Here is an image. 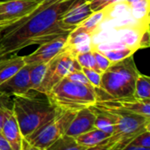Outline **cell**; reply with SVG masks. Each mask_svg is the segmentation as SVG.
Listing matches in <instances>:
<instances>
[{"mask_svg":"<svg viewBox=\"0 0 150 150\" xmlns=\"http://www.w3.org/2000/svg\"><path fill=\"white\" fill-rule=\"evenodd\" d=\"M11 99L12 111L24 138L30 136L59 111L46 95L38 91L30 90L24 95H13Z\"/></svg>","mask_w":150,"mask_h":150,"instance_id":"2","label":"cell"},{"mask_svg":"<svg viewBox=\"0 0 150 150\" xmlns=\"http://www.w3.org/2000/svg\"><path fill=\"white\" fill-rule=\"evenodd\" d=\"M93 11L91 9L90 2L77 0L73 6L62 16L60 22L69 32L86 19Z\"/></svg>","mask_w":150,"mask_h":150,"instance_id":"12","label":"cell"},{"mask_svg":"<svg viewBox=\"0 0 150 150\" xmlns=\"http://www.w3.org/2000/svg\"><path fill=\"white\" fill-rule=\"evenodd\" d=\"M75 114L76 112L59 110L54 118L40 126L25 139L32 145L46 149L54 141L66 133Z\"/></svg>","mask_w":150,"mask_h":150,"instance_id":"6","label":"cell"},{"mask_svg":"<svg viewBox=\"0 0 150 150\" xmlns=\"http://www.w3.org/2000/svg\"><path fill=\"white\" fill-rule=\"evenodd\" d=\"M0 150H12L11 145L0 132Z\"/></svg>","mask_w":150,"mask_h":150,"instance_id":"32","label":"cell"},{"mask_svg":"<svg viewBox=\"0 0 150 150\" xmlns=\"http://www.w3.org/2000/svg\"><path fill=\"white\" fill-rule=\"evenodd\" d=\"M69 34L60 35L47 42L40 44L39 48L35 51L29 55L23 56L25 64L33 65L49 62L54 56H56L65 48Z\"/></svg>","mask_w":150,"mask_h":150,"instance_id":"9","label":"cell"},{"mask_svg":"<svg viewBox=\"0 0 150 150\" xmlns=\"http://www.w3.org/2000/svg\"><path fill=\"white\" fill-rule=\"evenodd\" d=\"M20 150H46L44 149H40L38 147H35L33 145H32L25 138L23 137L22 140V144H21V149Z\"/></svg>","mask_w":150,"mask_h":150,"instance_id":"31","label":"cell"},{"mask_svg":"<svg viewBox=\"0 0 150 150\" xmlns=\"http://www.w3.org/2000/svg\"><path fill=\"white\" fill-rule=\"evenodd\" d=\"M120 0H91L90 6L92 11H98L106 7L112 6L113 4L118 3Z\"/></svg>","mask_w":150,"mask_h":150,"instance_id":"29","label":"cell"},{"mask_svg":"<svg viewBox=\"0 0 150 150\" xmlns=\"http://www.w3.org/2000/svg\"><path fill=\"white\" fill-rule=\"evenodd\" d=\"M83 1H86V2H91V0H83Z\"/></svg>","mask_w":150,"mask_h":150,"instance_id":"37","label":"cell"},{"mask_svg":"<svg viewBox=\"0 0 150 150\" xmlns=\"http://www.w3.org/2000/svg\"><path fill=\"white\" fill-rule=\"evenodd\" d=\"M98 103L113 106V107L121 109L126 111H129L132 113H135V114H139L142 116H145L147 118H150V99L140 100L135 97H131V98L98 102Z\"/></svg>","mask_w":150,"mask_h":150,"instance_id":"14","label":"cell"},{"mask_svg":"<svg viewBox=\"0 0 150 150\" xmlns=\"http://www.w3.org/2000/svg\"><path fill=\"white\" fill-rule=\"evenodd\" d=\"M110 8L111 6L98 11H93L86 19L75 27L70 34H86L93 37L94 34L99 32L101 24L108 18L111 12Z\"/></svg>","mask_w":150,"mask_h":150,"instance_id":"13","label":"cell"},{"mask_svg":"<svg viewBox=\"0 0 150 150\" xmlns=\"http://www.w3.org/2000/svg\"><path fill=\"white\" fill-rule=\"evenodd\" d=\"M112 135V134H111V133H108L102 130L94 128L85 133H83V134L77 136L75 139L76 140V141L79 144H81L86 148H91V147L97 146V145L104 142L105 141L109 139Z\"/></svg>","mask_w":150,"mask_h":150,"instance_id":"18","label":"cell"},{"mask_svg":"<svg viewBox=\"0 0 150 150\" xmlns=\"http://www.w3.org/2000/svg\"><path fill=\"white\" fill-rule=\"evenodd\" d=\"M139 1H141V0H120L118 3H120V4H124V5H127V6L130 7L131 5L136 4V3L139 2Z\"/></svg>","mask_w":150,"mask_h":150,"instance_id":"34","label":"cell"},{"mask_svg":"<svg viewBox=\"0 0 150 150\" xmlns=\"http://www.w3.org/2000/svg\"><path fill=\"white\" fill-rule=\"evenodd\" d=\"M92 109L96 115L95 128L113 134L115 129V118L113 114L108 110L101 108L96 104L92 106Z\"/></svg>","mask_w":150,"mask_h":150,"instance_id":"17","label":"cell"},{"mask_svg":"<svg viewBox=\"0 0 150 150\" xmlns=\"http://www.w3.org/2000/svg\"><path fill=\"white\" fill-rule=\"evenodd\" d=\"M134 97L140 100L150 99V78L148 75L139 73L135 81Z\"/></svg>","mask_w":150,"mask_h":150,"instance_id":"21","label":"cell"},{"mask_svg":"<svg viewBox=\"0 0 150 150\" xmlns=\"http://www.w3.org/2000/svg\"><path fill=\"white\" fill-rule=\"evenodd\" d=\"M91 50L92 51V54L94 56L97 65H98V69H99V71L101 72L105 71L112 64L101 51H99L97 49L93 48L91 45Z\"/></svg>","mask_w":150,"mask_h":150,"instance_id":"26","label":"cell"},{"mask_svg":"<svg viewBox=\"0 0 150 150\" xmlns=\"http://www.w3.org/2000/svg\"><path fill=\"white\" fill-rule=\"evenodd\" d=\"M138 50L137 48L134 47H124L119 49H113L109 50L101 51L112 63H116L120 60H123L128 57L133 56Z\"/></svg>","mask_w":150,"mask_h":150,"instance_id":"22","label":"cell"},{"mask_svg":"<svg viewBox=\"0 0 150 150\" xmlns=\"http://www.w3.org/2000/svg\"><path fill=\"white\" fill-rule=\"evenodd\" d=\"M0 1H5V0H0ZM34 1H37L39 3H41V2H45V1H48V0H34Z\"/></svg>","mask_w":150,"mask_h":150,"instance_id":"36","label":"cell"},{"mask_svg":"<svg viewBox=\"0 0 150 150\" xmlns=\"http://www.w3.org/2000/svg\"><path fill=\"white\" fill-rule=\"evenodd\" d=\"M59 110L76 112L97 103V94L91 85L70 80L65 77L46 95Z\"/></svg>","mask_w":150,"mask_h":150,"instance_id":"4","label":"cell"},{"mask_svg":"<svg viewBox=\"0 0 150 150\" xmlns=\"http://www.w3.org/2000/svg\"><path fill=\"white\" fill-rule=\"evenodd\" d=\"M12 108L11 96L0 93V132L7 112Z\"/></svg>","mask_w":150,"mask_h":150,"instance_id":"25","label":"cell"},{"mask_svg":"<svg viewBox=\"0 0 150 150\" xmlns=\"http://www.w3.org/2000/svg\"><path fill=\"white\" fill-rule=\"evenodd\" d=\"M95 119L96 115L92 106L82 109L76 112L65 134L76 138L77 136L85 133L95 128Z\"/></svg>","mask_w":150,"mask_h":150,"instance_id":"11","label":"cell"},{"mask_svg":"<svg viewBox=\"0 0 150 150\" xmlns=\"http://www.w3.org/2000/svg\"><path fill=\"white\" fill-rule=\"evenodd\" d=\"M47 63L33 64L29 65V78L31 84V90L37 91L40 88L43 77L45 75Z\"/></svg>","mask_w":150,"mask_h":150,"instance_id":"20","label":"cell"},{"mask_svg":"<svg viewBox=\"0 0 150 150\" xmlns=\"http://www.w3.org/2000/svg\"><path fill=\"white\" fill-rule=\"evenodd\" d=\"M11 54H7L1 47H0V62H2L4 59H5L6 57H8Z\"/></svg>","mask_w":150,"mask_h":150,"instance_id":"35","label":"cell"},{"mask_svg":"<svg viewBox=\"0 0 150 150\" xmlns=\"http://www.w3.org/2000/svg\"><path fill=\"white\" fill-rule=\"evenodd\" d=\"M81 70L82 67L78 64L76 56L64 48L47 62L45 75L37 91L47 95L56 83L67 77L70 72Z\"/></svg>","mask_w":150,"mask_h":150,"instance_id":"5","label":"cell"},{"mask_svg":"<svg viewBox=\"0 0 150 150\" xmlns=\"http://www.w3.org/2000/svg\"><path fill=\"white\" fill-rule=\"evenodd\" d=\"M120 150H150V149L147 148H142V147H139V146H135L131 144L130 142L128 144H127L124 148H122Z\"/></svg>","mask_w":150,"mask_h":150,"instance_id":"33","label":"cell"},{"mask_svg":"<svg viewBox=\"0 0 150 150\" xmlns=\"http://www.w3.org/2000/svg\"><path fill=\"white\" fill-rule=\"evenodd\" d=\"M82 71L84 73V75L86 76L90 84L94 88H98L100 85L101 72H97V71L92 70V69H88V68H82Z\"/></svg>","mask_w":150,"mask_h":150,"instance_id":"28","label":"cell"},{"mask_svg":"<svg viewBox=\"0 0 150 150\" xmlns=\"http://www.w3.org/2000/svg\"><path fill=\"white\" fill-rule=\"evenodd\" d=\"M40 4L34 0L0 1V28L4 29L29 16Z\"/></svg>","mask_w":150,"mask_h":150,"instance_id":"8","label":"cell"},{"mask_svg":"<svg viewBox=\"0 0 150 150\" xmlns=\"http://www.w3.org/2000/svg\"><path fill=\"white\" fill-rule=\"evenodd\" d=\"M67 78H69L70 80H73V81H76V82H80V83H83V84H88V85H91L89 80H87L86 76L84 75V73L83 72V71H76V72H70Z\"/></svg>","mask_w":150,"mask_h":150,"instance_id":"30","label":"cell"},{"mask_svg":"<svg viewBox=\"0 0 150 150\" xmlns=\"http://www.w3.org/2000/svg\"><path fill=\"white\" fill-rule=\"evenodd\" d=\"M139 73L133 56L112 63L101 73L100 85L95 88L97 103L134 97Z\"/></svg>","mask_w":150,"mask_h":150,"instance_id":"3","label":"cell"},{"mask_svg":"<svg viewBox=\"0 0 150 150\" xmlns=\"http://www.w3.org/2000/svg\"><path fill=\"white\" fill-rule=\"evenodd\" d=\"M1 31H2V29L0 28V38H1Z\"/></svg>","mask_w":150,"mask_h":150,"instance_id":"38","label":"cell"},{"mask_svg":"<svg viewBox=\"0 0 150 150\" xmlns=\"http://www.w3.org/2000/svg\"><path fill=\"white\" fill-rule=\"evenodd\" d=\"M86 149L88 148L79 144L75 138L64 134L54 141L46 150H85Z\"/></svg>","mask_w":150,"mask_h":150,"instance_id":"19","label":"cell"},{"mask_svg":"<svg viewBox=\"0 0 150 150\" xmlns=\"http://www.w3.org/2000/svg\"><path fill=\"white\" fill-rule=\"evenodd\" d=\"M76 58L78 62V64L81 65L82 68H88V69H92L97 72H99V69L97 65V63L95 61L94 56L92 54V51L90 50L86 52L79 53L76 56ZM102 73V72H101Z\"/></svg>","mask_w":150,"mask_h":150,"instance_id":"23","label":"cell"},{"mask_svg":"<svg viewBox=\"0 0 150 150\" xmlns=\"http://www.w3.org/2000/svg\"><path fill=\"white\" fill-rule=\"evenodd\" d=\"M77 0H48L41 2L29 16L1 31L0 47L13 54L32 45H40L55 37L69 34L60 22Z\"/></svg>","mask_w":150,"mask_h":150,"instance_id":"1","label":"cell"},{"mask_svg":"<svg viewBox=\"0 0 150 150\" xmlns=\"http://www.w3.org/2000/svg\"><path fill=\"white\" fill-rule=\"evenodd\" d=\"M25 65L23 56H18L16 53L0 62V84L13 76Z\"/></svg>","mask_w":150,"mask_h":150,"instance_id":"16","label":"cell"},{"mask_svg":"<svg viewBox=\"0 0 150 150\" xmlns=\"http://www.w3.org/2000/svg\"><path fill=\"white\" fill-rule=\"evenodd\" d=\"M149 1L150 0H141L129 7L132 9L133 15L136 17V19H142L149 17Z\"/></svg>","mask_w":150,"mask_h":150,"instance_id":"24","label":"cell"},{"mask_svg":"<svg viewBox=\"0 0 150 150\" xmlns=\"http://www.w3.org/2000/svg\"><path fill=\"white\" fill-rule=\"evenodd\" d=\"M31 90L29 65H25L13 76L0 84V93L9 96L20 95Z\"/></svg>","mask_w":150,"mask_h":150,"instance_id":"10","label":"cell"},{"mask_svg":"<svg viewBox=\"0 0 150 150\" xmlns=\"http://www.w3.org/2000/svg\"><path fill=\"white\" fill-rule=\"evenodd\" d=\"M1 133L9 142L12 150H20L23 136L21 134L17 119L13 114L12 108L5 116L1 129Z\"/></svg>","mask_w":150,"mask_h":150,"instance_id":"15","label":"cell"},{"mask_svg":"<svg viewBox=\"0 0 150 150\" xmlns=\"http://www.w3.org/2000/svg\"><path fill=\"white\" fill-rule=\"evenodd\" d=\"M131 144L150 149V131H144L135 135L130 141Z\"/></svg>","mask_w":150,"mask_h":150,"instance_id":"27","label":"cell"},{"mask_svg":"<svg viewBox=\"0 0 150 150\" xmlns=\"http://www.w3.org/2000/svg\"><path fill=\"white\" fill-rule=\"evenodd\" d=\"M96 105L108 110L113 114L115 118V129L113 134L134 138L142 132L150 131V118L100 103H96Z\"/></svg>","mask_w":150,"mask_h":150,"instance_id":"7","label":"cell"}]
</instances>
